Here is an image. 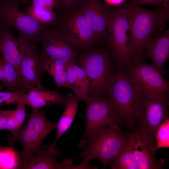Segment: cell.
Segmentation results:
<instances>
[{
  "instance_id": "obj_1",
  "label": "cell",
  "mask_w": 169,
  "mask_h": 169,
  "mask_svg": "<svg viewBox=\"0 0 169 169\" xmlns=\"http://www.w3.org/2000/svg\"><path fill=\"white\" fill-rule=\"evenodd\" d=\"M160 10H150L132 1L123 8L129 24L132 63L143 62L146 43L154 34L161 35L168 19L169 3Z\"/></svg>"
},
{
  "instance_id": "obj_2",
  "label": "cell",
  "mask_w": 169,
  "mask_h": 169,
  "mask_svg": "<svg viewBox=\"0 0 169 169\" xmlns=\"http://www.w3.org/2000/svg\"><path fill=\"white\" fill-rule=\"evenodd\" d=\"M129 136L119 125L108 127L98 133L92 139L82 141V151L79 157H83L81 164L87 169H92L88 163L98 159L104 166L110 163L127 143Z\"/></svg>"
},
{
  "instance_id": "obj_3",
  "label": "cell",
  "mask_w": 169,
  "mask_h": 169,
  "mask_svg": "<svg viewBox=\"0 0 169 169\" xmlns=\"http://www.w3.org/2000/svg\"><path fill=\"white\" fill-rule=\"evenodd\" d=\"M106 93L119 123L133 128L136 121L138 93L123 68L120 67L115 75Z\"/></svg>"
},
{
  "instance_id": "obj_4",
  "label": "cell",
  "mask_w": 169,
  "mask_h": 169,
  "mask_svg": "<svg viewBox=\"0 0 169 169\" xmlns=\"http://www.w3.org/2000/svg\"><path fill=\"white\" fill-rule=\"evenodd\" d=\"M89 49L81 55L78 61L87 77L88 96H104L115 76L110 57L102 49Z\"/></svg>"
},
{
  "instance_id": "obj_5",
  "label": "cell",
  "mask_w": 169,
  "mask_h": 169,
  "mask_svg": "<svg viewBox=\"0 0 169 169\" xmlns=\"http://www.w3.org/2000/svg\"><path fill=\"white\" fill-rule=\"evenodd\" d=\"M169 95L149 98L138 94L136 116L139 125V130L153 146H156V131L168 118Z\"/></svg>"
},
{
  "instance_id": "obj_6",
  "label": "cell",
  "mask_w": 169,
  "mask_h": 169,
  "mask_svg": "<svg viewBox=\"0 0 169 169\" xmlns=\"http://www.w3.org/2000/svg\"><path fill=\"white\" fill-rule=\"evenodd\" d=\"M57 122H50L46 118L44 111L40 108L32 110L26 124L8 141L12 146L17 141L22 144L23 149L19 151L22 156L33 154L42 146L47 136L56 129Z\"/></svg>"
},
{
  "instance_id": "obj_7",
  "label": "cell",
  "mask_w": 169,
  "mask_h": 169,
  "mask_svg": "<svg viewBox=\"0 0 169 169\" xmlns=\"http://www.w3.org/2000/svg\"><path fill=\"white\" fill-rule=\"evenodd\" d=\"M11 0H0V24L17 31L19 37L32 45L40 43L46 28L35 19L19 8Z\"/></svg>"
},
{
  "instance_id": "obj_8",
  "label": "cell",
  "mask_w": 169,
  "mask_h": 169,
  "mask_svg": "<svg viewBox=\"0 0 169 169\" xmlns=\"http://www.w3.org/2000/svg\"><path fill=\"white\" fill-rule=\"evenodd\" d=\"M129 24L123 7L111 9L106 39L111 55L124 69L132 63Z\"/></svg>"
},
{
  "instance_id": "obj_9",
  "label": "cell",
  "mask_w": 169,
  "mask_h": 169,
  "mask_svg": "<svg viewBox=\"0 0 169 169\" xmlns=\"http://www.w3.org/2000/svg\"><path fill=\"white\" fill-rule=\"evenodd\" d=\"M128 67L127 74L138 94L149 98L169 95V82L154 65L137 62Z\"/></svg>"
},
{
  "instance_id": "obj_10",
  "label": "cell",
  "mask_w": 169,
  "mask_h": 169,
  "mask_svg": "<svg viewBox=\"0 0 169 169\" xmlns=\"http://www.w3.org/2000/svg\"><path fill=\"white\" fill-rule=\"evenodd\" d=\"M54 26L76 50L89 49L97 41L92 29L78 7L68 12L60 13L59 20Z\"/></svg>"
},
{
  "instance_id": "obj_11",
  "label": "cell",
  "mask_w": 169,
  "mask_h": 169,
  "mask_svg": "<svg viewBox=\"0 0 169 169\" xmlns=\"http://www.w3.org/2000/svg\"><path fill=\"white\" fill-rule=\"evenodd\" d=\"M84 101L86 106L84 138L90 140L105 128L119 125L117 115L108 98L88 96Z\"/></svg>"
},
{
  "instance_id": "obj_12",
  "label": "cell",
  "mask_w": 169,
  "mask_h": 169,
  "mask_svg": "<svg viewBox=\"0 0 169 169\" xmlns=\"http://www.w3.org/2000/svg\"><path fill=\"white\" fill-rule=\"evenodd\" d=\"M42 51L40 55L75 62L78 54L68 38L57 28L53 26L44 32L40 40Z\"/></svg>"
},
{
  "instance_id": "obj_13",
  "label": "cell",
  "mask_w": 169,
  "mask_h": 169,
  "mask_svg": "<svg viewBox=\"0 0 169 169\" xmlns=\"http://www.w3.org/2000/svg\"><path fill=\"white\" fill-rule=\"evenodd\" d=\"M19 153L18 169H77V166L73 165L71 158L57 161L56 157L61 155V152L51 145L42 146L33 154L35 156H24Z\"/></svg>"
},
{
  "instance_id": "obj_14",
  "label": "cell",
  "mask_w": 169,
  "mask_h": 169,
  "mask_svg": "<svg viewBox=\"0 0 169 169\" xmlns=\"http://www.w3.org/2000/svg\"><path fill=\"white\" fill-rule=\"evenodd\" d=\"M78 8L92 29L96 40L106 39L111 11L108 5L100 0H83Z\"/></svg>"
},
{
  "instance_id": "obj_15",
  "label": "cell",
  "mask_w": 169,
  "mask_h": 169,
  "mask_svg": "<svg viewBox=\"0 0 169 169\" xmlns=\"http://www.w3.org/2000/svg\"><path fill=\"white\" fill-rule=\"evenodd\" d=\"M129 141L135 158L137 169H160L163 168L165 160H157L154 147L139 130H135L129 134Z\"/></svg>"
},
{
  "instance_id": "obj_16",
  "label": "cell",
  "mask_w": 169,
  "mask_h": 169,
  "mask_svg": "<svg viewBox=\"0 0 169 169\" xmlns=\"http://www.w3.org/2000/svg\"><path fill=\"white\" fill-rule=\"evenodd\" d=\"M44 71L40 55L37 50L36 46L32 45L27 50L18 69V90H27L33 86H42L41 77Z\"/></svg>"
},
{
  "instance_id": "obj_17",
  "label": "cell",
  "mask_w": 169,
  "mask_h": 169,
  "mask_svg": "<svg viewBox=\"0 0 169 169\" xmlns=\"http://www.w3.org/2000/svg\"><path fill=\"white\" fill-rule=\"evenodd\" d=\"M32 44L19 37H16L10 28L0 24V51L2 57L18 70Z\"/></svg>"
},
{
  "instance_id": "obj_18",
  "label": "cell",
  "mask_w": 169,
  "mask_h": 169,
  "mask_svg": "<svg viewBox=\"0 0 169 169\" xmlns=\"http://www.w3.org/2000/svg\"><path fill=\"white\" fill-rule=\"evenodd\" d=\"M28 90L29 92L26 95L24 103L29 106L32 110L55 104L65 106L66 104L68 94L62 95L57 90H49L42 85L33 86Z\"/></svg>"
},
{
  "instance_id": "obj_19",
  "label": "cell",
  "mask_w": 169,
  "mask_h": 169,
  "mask_svg": "<svg viewBox=\"0 0 169 169\" xmlns=\"http://www.w3.org/2000/svg\"><path fill=\"white\" fill-rule=\"evenodd\" d=\"M146 56L153 64L162 74H165L164 65L169 56V30L161 36L149 39L145 49Z\"/></svg>"
},
{
  "instance_id": "obj_20",
  "label": "cell",
  "mask_w": 169,
  "mask_h": 169,
  "mask_svg": "<svg viewBox=\"0 0 169 169\" xmlns=\"http://www.w3.org/2000/svg\"><path fill=\"white\" fill-rule=\"evenodd\" d=\"M67 73L69 88L78 100L84 101L88 96V81L84 69L74 62L68 64Z\"/></svg>"
},
{
  "instance_id": "obj_21",
  "label": "cell",
  "mask_w": 169,
  "mask_h": 169,
  "mask_svg": "<svg viewBox=\"0 0 169 169\" xmlns=\"http://www.w3.org/2000/svg\"><path fill=\"white\" fill-rule=\"evenodd\" d=\"M40 57L44 71H47L50 74L57 88L65 87L69 88L67 69L70 62L41 55Z\"/></svg>"
},
{
  "instance_id": "obj_22",
  "label": "cell",
  "mask_w": 169,
  "mask_h": 169,
  "mask_svg": "<svg viewBox=\"0 0 169 169\" xmlns=\"http://www.w3.org/2000/svg\"><path fill=\"white\" fill-rule=\"evenodd\" d=\"M66 108L60 120L57 122L55 139L52 146L56 147V143L60 137L70 127L77 113L78 99L71 94H68Z\"/></svg>"
},
{
  "instance_id": "obj_23",
  "label": "cell",
  "mask_w": 169,
  "mask_h": 169,
  "mask_svg": "<svg viewBox=\"0 0 169 169\" xmlns=\"http://www.w3.org/2000/svg\"><path fill=\"white\" fill-rule=\"evenodd\" d=\"M110 163L112 169H137L129 140Z\"/></svg>"
},
{
  "instance_id": "obj_24",
  "label": "cell",
  "mask_w": 169,
  "mask_h": 169,
  "mask_svg": "<svg viewBox=\"0 0 169 169\" xmlns=\"http://www.w3.org/2000/svg\"><path fill=\"white\" fill-rule=\"evenodd\" d=\"M26 11L46 29L56 25L59 19V14L57 12L54 11L31 5L26 9Z\"/></svg>"
},
{
  "instance_id": "obj_25",
  "label": "cell",
  "mask_w": 169,
  "mask_h": 169,
  "mask_svg": "<svg viewBox=\"0 0 169 169\" xmlns=\"http://www.w3.org/2000/svg\"><path fill=\"white\" fill-rule=\"evenodd\" d=\"M17 105L16 109L13 110L7 122L6 130L9 131L11 134L13 135L22 127L26 116V104L21 102Z\"/></svg>"
},
{
  "instance_id": "obj_26",
  "label": "cell",
  "mask_w": 169,
  "mask_h": 169,
  "mask_svg": "<svg viewBox=\"0 0 169 169\" xmlns=\"http://www.w3.org/2000/svg\"><path fill=\"white\" fill-rule=\"evenodd\" d=\"M19 151L12 146H2L0 149V169H18Z\"/></svg>"
},
{
  "instance_id": "obj_27",
  "label": "cell",
  "mask_w": 169,
  "mask_h": 169,
  "mask_svg": "<svg viewBox=\"0 0 169 169\" xmlns=\"http://www.w3.org/2000/svg\"><path fill=\"white\" fill-rule=\"evenodd\" d=\"M3 70L4 79L3 83L7 91H17L18 90L19 85L18 69L4 59Z\"/></svg>"
},
{
  "instance_id": "obj_28",
  "label": "cell",
  "mask_w": 169,
  "mask_h": 169,
  "mask_svg": "<svg viewBox=\"0 0 169 169\" xmlns=\"http://www.w3.org/2000/svg\"><path fill=\"white\" fill-rule=\"evenodd\" d=\"M155 152L161 148L169 147V119L167 118L160 125L156 133Z\"/></svg>"
},
{
  "instance_id": "obj_29",
  "label": "cell",
  "mask_w": 169,
  "mask_h": 169,
  "mask_svg": "<svg viewBox=\"0 0 169 169\" xmlns=\"http://www.w3.org/2000/svg\"><path fill=\"white\" fill-rule=\"evenodd\" d=\"M26 91L25 89L19 90L14 92L0 91V107L4 105L17 104L21 102L24 103Z\"/></svg>"
},
{
  "instance_id": "obj_30",
  "label": "cell",
  "mask_w": 169,
  "mask_h": 169,
  "mask_svg": "<svg viewBox=\"0 0 169 169\" xmlns=\"http://www.w3.org/2000/svg\"><path fill=\"white\" fill-rule=\"evenodd\" d=\"M31 5L38 8H44L51 11L55 9L59 10V0H31Z\"/></svg>"
},
{
  "instance_id": "obj_31",
  "label": "cell",
  "mask_w": 169,
  "mask_h": 169,
  "mask_svg": "<svg viewBox=\"0 0 169 169\" xmlns=\"http://www.w3.org/2000/svg\"><path fill=\"white\" fill-rule=\"evenodd\" d=\"M59 11L67 12L78 8L83 0H59Z\"/></svg>"
},
{
  "instance_id": "obj_32",
  "label": "cell",
  "mask_w": 169,
  "mask_h": 169,
  "mask_svg": "<svg viewBox=\"0 0 169 169\" xmlns=\"http://www.w3.org/2000/svg\"><path fill=\"white\" fill-rule=\"evenodd\" d=\"M13 110H2L0 109V131L6 130L8 119Z\"/></svg>"
},
{
  "instance_id": "obj_33",
  "label": "cell",
  "mask_w": 169,
  "mask_h": 169,
  "mask_svg": "<svg viewBox=\"0 0 169 169\" xmlns=\"http://www.w3.org/2000/svg\"><path fill=\"white\" fill-rule=\"evenodd\" d=\"M132 2L139 4L157 5L162 3L163 5L169 2V0H133Z\"/></svg>"
},
{
  "instance_id": "obj_34",
  "label": "cell",
  "mask_w": 169,
  "mask_h": 169,
  "mask_svg": "<svg viewBox=\"0 0 169 169\" xmlns=\"http://www.w3.org/2000/svg\"><path fill=\"white\" fill-rule=\"evenodd\" d=\"M4 58L0 57V81L2 83L4 79L3 61Z\"/></svg>"
},
{
  "instance_id": "obj_35",
  "label": "cell",
  "mask_w": 169,
  "mask_h": 169,
  "mask_svg": "<svg viewBox=\"0 0 169 169\" xmlns=\"http://www.w3.org/2000/svg\"><path fill=\"white\" fill-rule=\"evenodd\" d=\"M18 6L24 5L28 3L31 0H11Z\"/></svg>"
},
{
  "instance_id": "obj_36",
  "label": "cell",
  "mask_w": 169,
  "mask_h": 169,
  "mask_svg": "<svg viewBox=\"0 0 169 169\" xmlns=\"http://www.w3.org/2000/svg\"><path fill=\"white\" fill-rule=\"evenodd\" d=\"M109 3L114 5H119L122 3L124 0H106Z\"/></svg>"
},
{
  "instance_id": "obj_37",
  "label": "cell",
  "mask_w": 169,
  "mask_h": 169,
  "mask_svg": "<svg viewBox=\"0 0 169 169\" xmlns=\"http://www.w3.org/2000/svg\"><path fill=\"white\" fill-rule=\"evenodd\" d=\"M3 87L2 85H0V91L3 89Z\"/></svg>"
},
{
  "instance_id": "obj_38",
  "label": "cell",
  "mask_w": 169,
  "mask_h": 169,
  "mask_svg": "<svg viewBox=\"0 0 169 169\" xmlns=\"http://www.w3.org/2000/svg\"><path fill=\"white\" fill-rule=\"evenodd\" d=\"M2 146H0V149H1V147H2Z\"/></svg>"
},
{
  "instance_id": "obj_39",
  "label": "cell",
  "mask_w": 169,
  "mask_h": 169,
  "mask_svg": "<svg viewBox=\"0 0 169 169\" xmlns=\"http://www.w3.org/2000/svg\"></svg>"
}]
</instances>
